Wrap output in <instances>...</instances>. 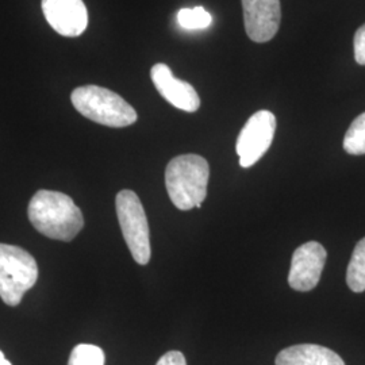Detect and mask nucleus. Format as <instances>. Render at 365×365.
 I'll use <instances>...</instances> for the list:
<instances>
[{
	"instance_id": "obj_14",
	"label": "nucleus",
	"mask_w": 365,
	"mask_h": 365,
	"mask_svg": "<svg viewBox=\"0 0 365 365\" xmlns=\"http://www.w3.org/2000/svg\"><path fill=\"white\" fill-rule=\"evenodd\" d=\"M105 352L90 344H80L73 348L68 365H105Z\"/></svg>"
},
{
	"instance_id": "obj_17",
	"label": "nucleus",
	"mask_w": 365,
	"mask_h": 365,
	"mask_svg": "<svg viewBox=\"0 0 365 365\" xmlns=\"http://www.w3.org/2000/svg\"><path fill=\"white\" fill-rule=\"evenodd\" d=\"M156 365H187L185 357L182 352L179 351H170V352L165 353L158 361Z\"/></svg>"
},
{
	"instance_id": "obj_9",
	"label": "nucleus",
	"mask_w": 365,
	"mask_h": 365,
	"mask_svg": "<svg viewBox=\"0 0 365 365\" xmlns=\"http://www.w3.org/2000/svg\"><path fill=\"white\" fill-rule=\"evenodd\" d=\"M42 13L54 31L78 37L88 26V11L83 0H42Z\"/></svg>"
},
{
	"instance_id": "obj_10",
	"label": "nucleus",
	"mask_w": 365,
	"mask_h": 365,
	"mask_svg": "<svg viewBox=\"0 0 365 365\" xmlns=\"http://www.w3.org/2000/svg\"><path fill=\"white\" fill-rule=\"evenodd\" d=\"M150 78L158 93L170 105L187 113H195L200 107V98L195 88L180 78L173 76L170 66L163 63L153 66Z\"/></svg>"
},
{
	"instance_id": "obj_5",
	"label": "nucleus",
	"mask_w": 365,
	"mask_h": 365,
	"mask_svg": "<svg viewBox=\"0 0 365 365\" xmlns=\"http://www.w3.org/2000/svg\"><path fill=\"white\" fill-rule=\"evenodd\" d=\"M118 221L133 259L140 265L150 261L149 223L143 203L134 191L122 190L115 199Z\"/></svg>"
},
{
	"instance_id": "obj_7",
	"label": "nucleus",
	"mask_w": 365,
	"mask_h": 365,
	"mask_svg": "<svg viewBox=\"0 0 365 365\" xmlns=\"http://www.w3.org/2000/svg\"><path fill=\"white\" fill-rule=\"evenodd\" d=\"M327 259V249L319 242L310 241L300 245L292 255L288 274L289 287L300 292H307L317 287Z\"/></svg>"
},
{
	"instance_id": "obj_1",
	"label": "nucleus",
	"mask_w": 365,
	"mask_h": 365,
	"mask_svg": "<svg viewBox=\"0 0 365 365\" xmlns=\"http://www.w3.org/2000/svg\"><path fill=\"white\" fill-rule=\"evenodd\" d=\"M29 220L41 235L58 241H72L84 226L83 212L75 202L49 190H41L31 197Z\"/></svg>"
},
{
	"instance_id": "obj_13",
	"label": "nucleus",
	"mask_w": 365,
	"mask_h": 365,
	"mask_svg": "<svg viewBox=\"0 0 365 365\" xmlns=\"http://www.w3.org/2000/svg\"><path fill=\"white\" fill-rule=\"evenodd\" d=\"M344 150L353 156L365 155V113L356 118L346 131Z\"/></svg>"
},
{
	"instance_id": "obj_3",
	"label": "nucleus",
	"mask_w": 365,
	"mask_h": 365,
	"mask_svg": "<svg viewBox=\"0 0 365 365\" xmlns=\"http://www.w3.org/2000/svg\"><path fill=\"white\" fill-rule=\"evenodd\" d=\"M72 105L83 117L108 128L135 123L137 113L120 95L99 86H81L71 95Z\"/></svg>"
},
{
	"instance_id": "obj_12",
	"label": "nucleus",
	"mask_w": 365,
	"mask_h": 365,
	"mask_svg": "<svg viewBox=\"0 0 365 365\" xmlns=\"http://www.w3.org/2000/svg\"><path fill=\"white\" fill-rule=\"evenodd\" d=\"M346 283L353 292L365 291V237L354 247L346 271Z\"/></svg>"
},
{
	"instance_id": "obj_16",
	"label": "nucleus",
	"mask_w": 365,
	"mask_h": 365,
	"mask_svg": "<svg viewBox=\"0 0 365 365\" xmlns=\"http://www.w3.org/2000/svg\"><path fill=\"white\" fill-rule=\"evenodd\" d=\"M353 48L356 63L360 66H365V24L357 29L353 39Z\"/></svg>"
},
{
	"instance_id": "obj_18",
	"label": "nucleus",
	"mask_w": 365,
	"mask_h": 365,
	"mask_svg": "<svg viewBox=\"0 0 365 365\" xmlns=\"http://www.w3.org/2000/svg\"><path fill=\"white\" fill-rule=\"evenodd\" d=\"M0 365H13L6 357H4V354H3V352L0 351Z\"/></svg>"
},
{
	"instance_id": "obj_11",
	"label": "nucleus",
	"mask_w": 365,
	"mask_h": 365,
	"mask_svg": "<svg viewBox=\"0 0 365 365\" xmlns=\"http://www.w3.org/2000/svg\"><path fill=\"white\" fill-rule=\"evenodd\" d=\"M276 365H345L344 360L331 349L302 344L283 349L276 357Z\"/></svg>"
},
{
	"instance_id": "obj_6",
	"label": "nucleus",
	"mask_w": 365,
	"mask_h": 365,
	"mask_svg": "<svg viewBox=\"0 0 365 365\" xmlns=\"http://www.w3.org/2000/svg\"><path fill=\"white\" fill-rule=\"evenodd\" d=\"M276 117L268 110H260L249 118L237 140V155L242 168L253 167L267 153L274 141Z\"/></svg>"
},
{
	"instance_id": "obj_8",
	"label": "nucleus",
	"mask_w": 365,
	"mask_h": 365,
	"mask_svg": "<svg viewBox=\"0 0 365 365\" xmlns=\"http://www.w3.org/2000/svg\"><path fill=\"white\" fill-rule=\"evenodd\" d=\"M249 38L264 43L274 38L282 21L280 0H241Z\"/></svg>"
},
{
	"instance_id": "obj_2",
	"label": "nucleus",
	"mask_w": 365,
	"mask_h": 365,
	"mask_svg": "<svg viewBox=\"0 0 365 365\" xmlns=\"http://www.w3.org/2000/svg\"><path fill=\"white\" fill-rule=\"evenodd\" d=\"M210 167L199 155H182L170 161L165 170V185L172 203L182 211L200 209L207 196Z\"/></svg>"
},
{
	"instance_id": "obj_4",
	"label": "nucleus",
	"mask_w": 365,
	"mask_h": 365,
	"mask_svg": "<svg viewBox=\"0 0 365 365\" xmlns=\"http://www.w3.org/2000/svg\"><path fill=\"white\" fill-rule=\"evenodd\" d=\"M37 279V261L27 250L0 244V298L6 304L18 306Z\"/></svg>"
},
{
	"instance_id": "obj_15",
	"label": "nucleus",
	"mask_w": 365,
	"mask_h": 365,
	"mask_svg": "<svg viewBox=\"0 0 365 365\" xmlns=\"http://www.w3.org/2000/svg\"><path fill=\"white\" fill-rule=\"evenodd\" d=\"M178 22L185 30H203L212 22V18L203 7L182 9L178 13Z\"/></svg>"
}]
</instances>
